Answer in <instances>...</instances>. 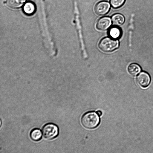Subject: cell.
I'll use <instances>...</instances> for the list:
<instances>
[{"label": "cell", "instance_id": "cell-1", "mask_svg": "<svg viewBox=\"0 0 153 153\" xmlns=\"http://www.w3.org/2000/svg\"><path fill=\"white\" fill-rule=\"evenodd\" d=\"M81 123L85 128L89 129L95 128L100 123V116L94 111L84 113L81 118Z\"/></svg>", "mask_w": 153, "mask_h": 153}, {"label": "cell", "instance_id": "cell-2", "mask_svg": "<svg viewBox=\"0 0 153 153\" xmlns=\"http://www.w3.org/2000/svg\"><path fill=\"white\" fill-rule=\"evenodd\" d=\"M119 42L116 39L111 37H105L99 42L98 46L102 51L106 53L112 52L119 47Z\"/></svg>", "mask_w": 153, "mask_h": 153}, {"label": "cell", "instance_id": "cell-3", "mask_svg": "<svg viewBox=\"0 0 153 153\" xmlns=\"http://www.w3.org/2000/svg\"><path fill=\"white\" fill-rule=\"evenodd\" d=\"M44 137L50 140L56 137L58 135L59 129L58 127L53 123H48L45 125L42 128Z\"/></svg>", "mask_w": 153, "mask_h": 153}, {"label": "cell", "instance_id": "cell-4", "mask_svg": "<svg viewBox=\"0 0 153 153\" xmlns=\"http://www.w3.org/2000/svg\"><path fill=\"white\" fill-rule=\"evenodd\" d=\"M110 8V4L106 1H102L97 3L94 7L95 13L98 15H104L108 13Z\"/></svg>", "mask_w": 153, "mask_h": 153}, {"label": "cell", "instance_id": "cell-5", "mask_svg": "<svg viewBox=\"0 0 153 153\" xmlns=\"http://www.w3.org/2000/svg\"><path fill=\"white\" fill-rule=\"evenodd\" d=\"M150 77L147 72L143 71L137 76L136 81L137 84L140 86L145 88L147 87L150 82Z\"/></svg>", "mask_w": 153, "mask_h": 153}, {"label": "cell", "instance_id": "cell-6", "mask_svg": "<svg viewBox=\"0 0 153 153\" xmlns=\"http://www.w3.org/2000/svg\"><path fill=\"white\" fill-rule=\"evenodd\" d=\"M111 19L109 17H102L98 20L96 24V28L100 30H106L110 27L111 25Z\"/></svg>", "mask_w": 153, "mask_h": 153}, {"label": "cell", "instance_id": "cell-7", "mask_svg": "<svg viewBox=\"0 0 153 153\" xmlns=\"http://www.w3.org/2000/svg\"><path fill=\"white\" fill-rule=\"evenodd\" d=\"M35 4L31 1H28L25 3L23 7L24 13L27 16L33 15L36 11Z\"/></svg>", "mask_w": 153, "mask_h": 153}, {"label": "cell", "instance_id": "cell-8", "mask_svg": "<svg viewBox=\"0 0 153 153\" xmlns=\"http://www.w3.org/2000/svg\"><path fill=\"white\" fill-rule=\"evenodd\" d=\"M25 1V0H7L6 4L10 8L17 9L23 5Z\"/></svg>", "mask_w": 153, "mask_h": 153}, {"label": "cell", "instance_id": "cell-9", "mask_svg": "<svg viewBox=\"0 0 153 153\" xmlns=\"http://www.w3.org/2000/svg\"><path fill=\"white\" fill-rule=\"evenodd\" d=\"M141 68L137 64L132 63L128 67L127 70L129 74L132 76L137 75L141 71Z\"/></svg>", "mask_w": 153, "mask_h": 153}, {"label": "cell", "instance_id": "cell-10", "mask_svg": "<svg viewBox=\"0 0 153 153\" xmlns=\"http://www.w3.org/2000/svg\"><path fill=\"white\" fill-rule=\"evenodd\" d=\"M111 19L113 25L116 26L122 25L125 21L124 16L120 13L114 14L111 17Z\"/></svg>", "mask_w": 153, "mask_h": 153}, {"label": "cell", "instance_id": "cell-11", "mask_svg": "<svg viewBox=\"0 0 153 153\" xmlns=\"http://www.w3.org/2000/svg\"><path fill=\"white\" fill-rule=\"evenodd\" d=\"M108 33L111 37L116 39L121 36L122 31L118 27L114 26L110 29Z\"/></svg>", "mask_w": 153, "mask_h": 153}, {"label": "cell", "instance_id": "cell-12", "mask_svg": "<svg viewBox=\"0 0 153 153\" xmlns=\"http://www.w3.org/2000/svg\"><path fill=\"white\" fill-rule=\"evenodd\" d=\"M42 132L38 128H35L31 131L30 136L33 140L38 141L40 140L42 137Z\"/></svg>", "mask_w": 153, "mask_h": 153}, {"label": "cell", "instance_id": "cell-13", "mask_svg": "<svg viewBox=\"0 0 153 153\" xmlns=\"http://www.w3.org/2000/svg\"><path fill=\"white\" fill-rule=\"evenodd\" d=\"M126 0H110L111 6L114 8H117L122 6Z\"/></svg>", "mask_w": 153, "mask_h": 153}, {"label": "cell", "instance_id": "cell-14", "mask_svg": "<svg viewBox=\"0 0 153 153\" xmlns=\"http://www.w3.org/2000/svg\"><path fill=\"white\" fill-rule=\"evenodd\" d=\"M96 112L100 116H101L102 115V113L101 111H96Z\"/></svg>", "mask_w": 153, "mask_h": 153}]
</instances>
